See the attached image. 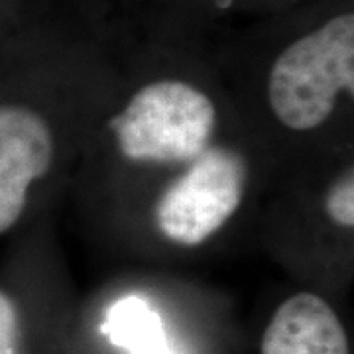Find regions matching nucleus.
<instances>
[{"label": "nucleus", "mask_w": 354, "mask_h": 354, "mask_svg": "<svg viewBox=\"0 0 354 354\" xmlns=\"http://www.w3.org/2000/svg\"><path fill=\"white\" fill-rule=\"evenodd\" d=\"M276 171L223 77L158 64L122 73L67 197L104 250L176 266L254 225Z\"/></svg>", "instance_id": "1"}, {"label": "nucleus", "mask_w": 354, "mask_h": 354, "mask_svg": "<svg viewBox=\"0 0 354 354\" xmlns=\"http://www.w3.org/2000/svg\"><path fill=\"white\" fill-rule=\"evenodd\" d=\"M120 79L44 64L18 28L0 44V239L55 215Z\"/></svg>", "instance_id": "2"}, {"label": "nucleus", "mask_w": 354, "mask_h": 354, "mask_svg": "<svg viewBox=\"0 0 354 354\" xmlns=\"http://www.w3.org/2000/svg\"><path fill=\"white\" fill-rule=\"evenodd\" d=\"M225 83L278 169L351 152L353 8L323 14L291 34L250 79Z\"/></svg>", "instance_id": "3"}, {"label": "nucleus", "mask_w": 354, "mask_h": 354, "mask_svg": "<svg viewBox=\"0 0 354 354\" xmlns=\"http://www.w3.org/2000/svg\"><path fill=\"white\" fill-rule=\"evenodd\" d=\"M254 227L281 268L353 270L354 152L278 169Z\"/></svg>", "instance_id": "4"}, {"label": "nucleus", "mask_w": 354, "mask_h": 354, "mask_svg": "<svg viewBox=\"0 0 354 354\" xmlns=\"http://www.w3.org/2000/svg\"><path fill=\"white\" fill-rule=\"evenodd\" d=\"M260 354H351V344L329 299L315 290H299L272 313Z\"/></svg>", "instance_id": "5"}, {"label": "nucleus", "mask_w": 354, "mask_h": 354, "mask_svg": "<svg viewBox=\"0 0 354 354\" xmlns=\"http://www.w3.org/2000/svg\"><path fill=\"white\" fill-rule=\"evenodd\" d=\"M109 321L113 341L132 354H174L165 346L160 319L138 301L120 304Z\"/></svg>", "instance_id": "6"}, {"label": "nucleus", "mask_w": 354, "mask_h": 354, "mask_svg": "<svg viewBox=\"0 0 354 354\" xmlns=\"http://www.w3.org/2000/svg\"><path fill=\"white\" fill-rule=\"evenodd\" d=\"M0 354H24L20 258L14 244L0 264Z\"/></svg>", "instance_id": "7"}, {"label": "nucleus", "mask_w": 354, "mask_h": 354, "mask_svg": "<svg viewBox=\"0 0 354 354\" xmlns=\"http://www.w3.org/2000/svg\"><path fill=\"white\" fill-rule=\"evenodd\" d=\"M16 28V0H0V44Z\"/></svg>", "instance_id": "8"}]
</instances>
